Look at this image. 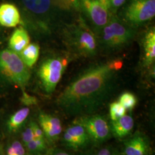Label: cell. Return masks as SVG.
Masks as SVG:
<instances>
[{"label":"cell","mask_w":155,"mask_h":155,"mask_svg":"<svg viewBox=\"0 0 155 155\" xmlns=\"http://www.w3.org/2000/svg\"><path fill=\"white\" fill-rule=\"evenodd\" d=\"M119 61L96 63L84 69L59 95L56 105L70 116L90 115L111 94L121 68Z\"/></svg>","instance_id":"6da1fadb"},{"label":"cell","mask_w":155,"mask_h":155,"mask_svg":"<svg viewBox=\"0 0 155 155\" xmlns=\"http://www.w3.org/2000/svg\"><path fill=\"white\" fill-rule=\"evenodd\" d=\"M31 78L29 68L21 58L7 44L0 46V96H5L15 90H25Z\"/></svg>","instance_id":"7a4b0ae2"},{"label":"cell","mask_w":155,"mask_h":155,"mask_svg":"<svg viewBox=\"0 0 155 155\" xmlns=\"http://www.w3.org/2000/svg\"><path fill=\"white\" fill-rule=\"evenodd\" d=\"M63 36L67 48L75 55L88 58L97 54L98 48L97 38L83 20L66 25Z\"/></svg>","instance_id":"3957f363"},{"label":"cell","mask_w":155,"mask_h":155,"mask_svg":"<svg viewBox=\"0 0 155 155\" xmlns=\"http://www.w3.org/2000/svg\"><path fill=\"white\" fill-rule=\"evenodd\" d=\"M66 58L56 54L47 55L36 67V78L40 89L47 95L52 94L67 66Z\"/></svg>","instance_id":"277c9868"},{"label":"cell","mask_w":155,"mask_h":155,"mask_svg":"<svg viewBox=\"0 0 155 155\" xmlns=\"http://www.w3.org/2000/svg\"><path fill=\"white\" fill-rule=\"evenodd\" d=\"M125 21L111 16L97 35L98 45L109 51H116L130 44L135 35V29Z\"/></svg>","instance_id":"5b68a950"},{"label":"cell","mask_w":155,"mask_h":155,"mask_svg":"<svg viewBox=\"0 0 155 155\" xmlns=\"http://www.w3.org/2000/svg\"><path fill=\"white\" fill-rule=\"evenodd\" d=\"M155 15V0H130L124 12V19L129 25L136 28Z\"/></svg>","instance_id":"8992f818"},{"label":"cell","mask_w":155,"mask_h":155,"mask_svg":"<svg viewBox=\"0 0 155 155\" xmlns=\"http://www.w3.org/2000/svg\"><path fill=\"white\" fill-rule=\"evenodd\" d=\"M78 4L88 18L93 30L97 34L108 22L110 17L107 0H79Z\"/></svg>","instance_id":"52a82bcc"},{"label":"cell","mask_w":155,"mask_h":155,"mask_svg":"<svg viewBox=\"0 0 155 155\" xmlns=\"http://www.w3.org/2000/svg\"><path fill=\"white\" fill-rule=\"evenodd\" d=\"M74 122L82 126L90 139L95 142H103L110 136V126L105 118L100 115L90 114L80 116Z\"/></svg>","instance_id":"ba28073f"},{"label":"cell","mask_w":155,"mask_h":155,"mask_svg":"<svg viewBox=\"0 0 155 155\" xmlns=\"http://www.w3.org/2000/svg\"><path fill=\"white\" fill-rule=\"evenodd\" d=\"M31 110L23 106L6 116H3L2 133L4 140L18 137L23 127L28 122Z\"/></svg>","instance_id":"9c48e42d"},{"label":"cell","mask_w":155,"mask_h":155,"mask_svg":"<svg viewBox=\"0 0 155 155\" xmlns=\"http://www.w3.org/2000/svg\"><path fill=\"white\" fill-rule=\"evenodd\" d=\"M37 122L41 128L48 144H53L59 138L62 127L59 118L45 111H40Z\"/></svg>","instance_id":"30bf717a"},{"label":"cell","mask_w":155,"mask_h":155,"mask_svg":"<svg viewBox=\"0 0 155 155\" xmlns=\"http://www.w3.org/2000/svg\"><path fill=\"white\" fill-rule=\"evenodd\" d=\"M89 139V135L84 127L77 124L68 127L63 136L64 143L69 148L75 150L84 147L88 143Z\"/></svg>","instance_id":"8fae6325"},{"label":"cell","mask_w":155,"mask_h":155,"mask_svg":"<svg viewBox=\"0 0 155 155\" xmlns=\"http://www.w3.org/2000/svg\"><path fill=\"white\" fill-rule=\"evenodd\" d=\"M20 22L21 15L16 6L9 3L0 5V25L2 27H16Z\"/></svg>","instance_id":"7c38bea8"},{"label":"cell","mask_w":155,"mask_h":155,"mask_svg":"<svg viewBox=\"0 0 155 155\" xmlns=\"http://www.w3.org/2000/svg\"><path fill=\"white\" fill-rule=\"evenodd\" d=\"M29 43V34L25 28L21 26L13 31L8 40L7 45L9 49L19 55Z\"/></svg>","instance_id":"4fadbf2b"},{"label":"cell","mask_w":155,"mask_h":155,"mask_svg":"<svg viewBox=\"0 0 155 155\" xmlns=\"http://www.w3.org/2000/svg\"><path fill=\"white\" fill-rule=\"evenodd\" d=\"M143 59L144 67L152 65L155 59V31L154 29L149 30L145 35L143 40Z\"/></svg>","instance_id":"5bb4252c"},{"label":"cell","mask_w":155,"mask_h":155,"mask_svg":"<svg viewBox=\"0 0 155 155\" xmlns=\"http://www.w3.org/2000/svg\"><path fill=\"white\" fill-rule=\"evenodd\" d=\"M110 132L118 138H123L127 136L133 129L134 121L129 115H124L116 121L111 122Z\"/></svg>","instance_id":"9a60e30c"},{"label":"cell","mask_w":155,"mask_h":155,"mask_svg":"<svg viewBox=\"0 0 155 155\" xmlns=\"http://www.w3.org/2000/svg\"><path fill=\"white\" fill-rule=\"evenodd\" d=\"M148 145L144 137L140 134L129 139L125 144L126 155H146Z\"/></svg>","instance_id":"2e32d148"},{"label":"cell","mask_w":155,"mask_h":155,"mask_svg":"<svg viewBox=\"0 0 155 155\" xmlns=\"http://www.w3.org/2000/svg\"><path fill=\"white\" fill-rule=\"evenodd\" d=\"M40 54V46L38 43H32L19 54L24 63L29 68L32 67L38 61Z\"/></svg>","instance_id":"e0dca14e"},{"label":"cell","mask_w":155,"mask_h":155,"mask_svg":"<svg viewBox=\"0 0 155 155\" xmlns=\"http://www.w3.org/2000/svg\"><path fill=\"white\" fill-rule=\"evenodd\" d=\"M4 155H26L27 151L18 137L6 139L3 141Z\"/></svg>","instance_id":"ac0fdd59"},{"label":"cell","mask_w":155,"mask_h":155,"mask_svg":"<svg viewBox=\"0 0 155 155\" xmlns=\"http://www.w3.org/2000/svg\"><path fill=\"white\" fill-rule=\"evenodd\" d=\"M45 139L34 138L25 146L27 153L31 155H43L48 150Z\"/></svg>","instance_id":"d6986e66"},{"label":"cell","mask_w":155,"mask_h":155,"mask_svg":"<svg viewBox=\"0 0 155 155\" xmlns=\"http://www.w3.org/2000/svg\"><path fill=\"white\" fill-rule=\"evenodd\" d=\"M18 137L20 140L24 147L35 138L31 120L29 119L28 122L23 127Z\"/></svg>","instance_id":"ffe728a7"},{"label":"cell","mask_w":155,"mask_h":155,"mask_svg":"<svg viewBox=\"0 0 155 155\" xmlns=\"http://www.w3.org/2000/svg\"><path fill=\"white\" fill-rule=\"evenodd\" d=\"M109 112L111 120L114 121L125 115L126 109L119 102H114L111 104Z\"/></svg>","instance_id":"44dd1931"},{"label":"cell","mask_w":155,"mask_h":155,"mask_svg":"<svg viewBox=\"0 0 155 155\" xmlns=\"http://www.w3.org/2000/svg\"><path fill=\"white\" fill-rule=\"evenodd\" d=\"M119 102L126 110H132L137 103V99L134 94L126 92L121 95Z\"/></svg>","instance_id":"7402d4cb"},{"label":"cell","mask_w":155,"mask_h":155,"mask_svg":"<svg viewBox=\"0 0 155 155\" xmlns=\"http://www.w3.org/2000/svg\"><path fill=\"white\" fill-rule=\"evenodd\" d=\"M21 94L20 97V101L23 106L30 107L38 104V100L35 97L28 94L25 90H21Z\"/></svg>","instance_id":"603a6c76"},{"label":"cell","mask_w":155,"mask_h":155,"mask_svg":"<svg viewBox=\"0 0 155 155\" xmlns=\"http://www.w3.org/2000/svg\"><path fill=\"white\" fill-rule=\"evenodd\" d=\"M31 125L33 129V134L35 138L39 139H45V134L43 133V132L41 129V128L39 126L38 123L36 121H35L32 120H31Z\"/></svg>","instance_id":"cb8c5ba5"},{"label":"cell","mask_w":155,"mask_h":155,"mask_svg":"<svg viewBox=\"0 0 155 155\" xmlns=\"http://www.w3.org/2000/svg\"><path fill=\"white\" fill-rule=\"evenodd\" d=\"M109 5L110 8L114 10H116L121 6H122L125 2L126 0H107Z\"/></svg>","instance_id":"d4e9b609"},{"label":"cell","mask_w":155,"mask_h":155,"mask_svg":"<svg viewBox=\"0 0 155 155\" xmlns=\"http://www.w3.org/2000/svg\"><path fill=\"white\" fill-rule=\"evenodd\" d=\"M43 155H70L68 153L59 149H48Z\"/></svg>","instance_id":"484cf974"},{"label":"cell","mask_w":155,"mask_h":155,"mask_svg":"<svg viewBox=\"0 0 155 155\" xmlns=\"http://www.w3.org/2000/svg\"><path fill=\"white\" fill-rule=\"evenodd\" d=\"M4 32L3 31L2 27L0 25V46L5 45V37Z\"/></svg>","instance_id":"4316f807"},{"label":"cell","mask_w":155,"mask_h":155,"mask_svg":"<svg viewBox=\"0 0 155 155\" xmlns=\"http://www.w3.org/2000/svg\"><path fill=\"white\" fill-rule=\"evenodd\" d=\"M3 114L0 111V141L4 140V135L2 133V120H3Z\"/></svg>","instance_id":"83f0119b"},{"label":"cell","mask_w":155,"mask_h":155,"mask_svg":"<svg viewBox=\"0 0 155 155\" xmlns=\"http://www.w3.org/2000/svg\"><path fill=\"white\" fill-rule=\"evenodd\" d=\"M97 155H111L110 150L108 148H103L100 150Z\"/></svg>","instance_id":"f1b7e54d"},{"label":"cell","mask_w":155,"mask_h":155,"mask_svg":"<svg viewBox=\"0 0 155 155\" xmlns=\"http://www.w3.org/2000/svg\"><path fill=\"white\" fill-rule=\"evenodd\" d=\"M4 141V140H3ZM3 141H0V155H4L3 151Z\"/></svg>","instance_id":"f546056e"},{"label":"cell","mask_w":155,"mask_h":155,"mask_svg":"<svg viewBox=\"0 0 155 155\" xmlns=\"http://www.w3.org/2000/svg\"><path fill=\"white\" fill-rule=\"evenodd\" d=\"M94 155V154H89V155Z\"/></svg>","instance_id":"4dcf8cb0"},{"label":"cell","mask_w":155,"mask_h":155,"mask_svg":"<svg viewBox=\"0 0 155 155\" xmlns=\"http://www.w3.org/2000/svg\"><path fill=\"white\" fill-rule=\"evenodd\" d=\"M26 155H29V154H28V153H27V154H26Z\"/></svg>","instance_id":"1f68e13d"}]
</instances>
